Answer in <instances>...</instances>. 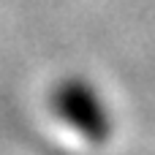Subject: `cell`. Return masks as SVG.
<instances>
[{
	"label": "cell",
	"mask_w": 155,
	"mask_h": 155,
	"mask_svg": "<svg viewBox=\"0 0 155 155\" xmlns=\"http://www.w3.org/2000/svg\"><path fill=\"white\" fill-rule=\"evenodd\" d=\"M52 109L54 114L68 123L76 134H82L87 142L101 144L112 134V120L95 90L82 79H65L52 90Z\"/></svg>",
	"instance_id": "1"
}]
</instances>
